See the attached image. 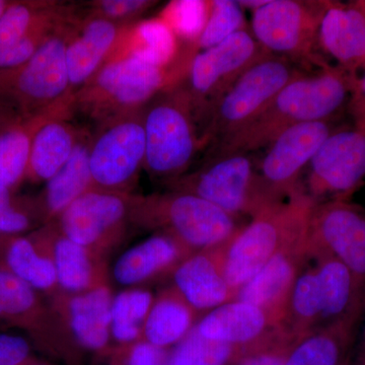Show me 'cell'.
<instances>
[{
    "mask_svg": "<svg viewBox=\"0 0 365 365\" xmlns=\"http://www.w3.org/2000/svg\"><path fill=\"white\" fill-rule=\"evenodd\" d=\"M114 295L110 285L81 294L57 292L49 306L63 332L81 353L107 359L113 347L111 309Z\"/></svg>",
    "mask_w": 365,
    "mask_h": 365,
    "instance_id": "obj_18",
    "label": "cell"
},
{
    "mask_svg": "<svg viewBox=\"0 0 365 365\" xmlns=\"http://www.w3.org/2000/svg\"><path fill=\"white\" fill-rule=\"evenodd\" d=\"M173 68L133 56L115 57L72 97V109L102 123L110 118L141 109L160 91L181 83Z\"/></svg>",
    "mask_w": 365,
    "mask_h": 365,
    "instance_id": "obj_6",
    "label": "cell"
},
{
    "mask_svg": "<svg viewBox=\"0 0 365 365\" xmlns=\"http://www.w3.org/2000/svg\"><path fill=\"white\" fill-rule=\"evenodd\" d=\"M311 256L335 257L365 292V213L345 199L317 202L309 222Z\"/></svg>",
    "mask_w": 365,
    "mask_h": 365,
    "instance_id": "obj_14",
    "label": "cell"
},
{
    "mask_svg": "<svg viewBox=\"0 0 365 365\" xmlns=\"http://www.w3.org/2000/svg\"><path fill=\"white\" fill-rule=\"evenodd\" d=\"M172 190L188 192L234 216L254 217L272 199L264 188L258 170L247 153L211 158L202 169L170 182Z\"/></svg>",
    "mask_w": 365,
    "mask_h": 365,
    "instance_id": "obj_10",
    "label": "cell"
},
{
    "mask_svg": "<svg viewBox=\"0 0 365 365\" xmlns=\"http://www.w3.org/2000/svg\"><path fill=\"white\" fill-rule=\"evenodd\" d=\"M330 1L267 0L253 11L251 32L269 53L319 68L330 66L317 53L319 30Z\"/></svg>",
    "mask_w": 365,
    "mask_h": 365,
    "instance_id": "obj_8",
    "label": "cell"
},
{
    "mask_svg": "<svg viewBox=\"0 0 365 365\" xmlns=\"http://www.w3.org/2000/svg\"><path fill=\"white\" fill-rule=\"evenodd\" d=\"M317 201L304 191L274 203L255 215L251 223L240 228L227 242L223 271L234 292L274 256L309 237V222Z\"/></svg>",
    "mask_w": 365,
    "mask_h": 365,
    "instance_id": "obj_2",
    "label": "cell"
},
{
    "mask_svg": "<svg viewBox=\"0 0 365 365\" xmlns=\"http://www.w3.org/2000/svg\"><path fill=\"white\" fill-rule=\"evenodd\" d=\"M198 312L173 285L153 300L143 329V341L169 350L196 325Z\"/></svg>",
    "mask_w": 365,
    "mask_h": 365,
    "instance_id": "obj_31",
    "label": "cell"
},
{
    "mask_svg": "<svg viewBox=\"0 0 365 365\" xmlns=\"http://www.w3.org/2000/svg\"><path fill=\"white\" fill-rule=\"evenodd\" d=\"M348 110L354 123L353 128L365 133V71L364 76L357 79L348 102Z\"/></svg>",
    "mask_w": 365,
    "mask_h": 365,
    "instance_id": "obj_42",
    "label": "cell"
},
{
    "mask_svg": "<svg viewBox=\"0 0 365 365\" xmlns=\"http://www.w3.org/2000/svg\"><path fill=\"white\" fill-rule=\"evenodd\" d=\"M319 48L335 66L359 78L365 67V0L330 1L319 26Z\"/></svg>",
    "mask_w": 365,
    "mask_h": 365,
    "instance_id": "obj_21",
    "label": "cell"
},
{
    "mask_svg": "<svg viewBox=\"0 0 365 365\" xmlns=\"http://www.w3.org/2000/svg\"><path fill=\"white\" fill-rule=\"evenodd\" d=\"M9 237H11V235L0 234V259H1L2 251H4V245H6Z\"/></svg>",
    "mask_w": 365,
    "mask_h": 365,
    "instance_id": "obj_46",
    "label": "cell"
},
{
    "mask_svg": "<svg viewBox=\"0 0 365 365\" xmlns=\"http://www.w3.org/2000/svg\"><path fill=\"white\" fill-rule=\"evenodd\" d=\"M195 327L208 339L240 348L253 345L278 331L266 312L237 299L211 309Z\"/></svg>",
    "mask_w": 365,
    "mask_h": 365,
    "instance_id": "obj_27",
    "label": "cell"
},
{
    "mask_svg": "<svg viewBox=\"0 0 365 365\" xmlns=\"http://www.w3.org/2000/svg\"><path fill=\"white\" fill-rule=\"evenodd\" d=\"M242 348L204 337L194 328L168 350L165 365H235Z\"/></svg>",
    "mask_w": 365,
    "mask_h": 365,
    "instance_id": "obj_34",
    "label": "cell"
},
{
    "mask_svg": "<svg viewBox=\"0 0 365 365\" xmlns=\"http://www.w3.org/2000/svg\"><path fill=\"white\" fill-rule=\"evenodd\" d=\"M242 9L239 1L234 0L209 1L205 26L198 39L191 46L194 53L196 54L220 44L235 33L246 28Z\"/></svg>",
    "mask_w": 365,
    "mask_h": 365,
    "instance_id": "obj_35",
    "label": "cell"
},
{
    "mask_svg": "<svg viewBox=\"0 0 365 365\" xmlns=\"http://www.w3.org/2000/svg\"><path fill=\"white\" fill-rule=\"evenodd\" d=\"M98 125L90 148L93 188L131 194L145 165L143 108Z\"/></svg>",
    "mask_w": 365,
    "mask_h": 365,
    "instance_id": "obj_9",
    "label": "cell"
},
{
    "mask_svg": "<svg viewBox=\"0 0 365 365\" xmlns=\"http://www.w3.org/2000/svg\"><path fill=\"white\" fill-rule=\"evenodd\" d=\"M34 346L18 334L0 333V365H23L33 359Z\"/></svg>",
    "mask_w": 365,
    "mask_h": 365,
    "instance_id": "obj_41",
    "label": "cell"
},
{
    "mask_svg": "<svg viewBox=\"0 0 365 365\" xmlns=\"http://www.w3.org/2000/svg\"><path fill=\"white\" fill-rule=\"evenodd\" d=\"M53 223V260L60 290L81 294L109 285L107 258L67 239Z\"/></svg>",
    "mask_w": 365,
    "mask_h": 365,
    "instance_id": "obj_30",
    "label": "cell"
},
{
    "mask_svg": "<svg viewBox=\"0 0 365 365\" xmlns=\"http://www.w3.org/2000/svg\"><path fill=\"white\" fill-rule=\"evenodd\" d=\"M155 297L140 288H128L114 295L111 309V337L115 346L143 341V329Z\"/></svg>",
    "mask_w": 365,
    "mask_h": 365,
    "instance_id": "obj_33",
    "label": "cell"
},
{
    "mask_svg": "<svg viewBox=\"0 0 365 365\" xmlns=\"http://www.w3.org/2000/svg\"><path fill=\"white\" fill-rule=\"evenodd\" d=\"M167 355V349L140 341L130 345H114L107 359L109 365H165Z\"/></svg>",
    "mask_w": 365,
    "mask_h": 365,
    "instance_id": "obj_40",
    "label": "cell"
},
{
    "mask_svg": "<svg viewBox=\"0 0 365 365\" xmlns=\"http://www.w3.org/2000/svg\"><path fill=\"white\" fill-rule=\"evenodd\" d=\"M43 225L36 199L16 195L14 189L0 187V234L28 235Z\"/></svg>",
    "mask_w": 365,
    "mask_h": 365,
    "instance_id": "obj_36",
    "label": "cell"
},
{
    "mask_svg": "<svg viewBox=\"0 0 365 365\" xmlns=\"http://www.w3.org/2000/svg\"><path fill=\"white\" fill-rule=\"evenodd\" d=\"M53 234L52 222L28 235L9 237L0 259V268L49 297L60 292L53 260Z\"/></svg>",
    "mask_w": 365,
    "mask_h": 365,
    "instance_id": "obj_22",
    "label": "cell"
},
{
    "mask_svg": "<svg viewBox=\"0 0 365 365\" xmlns=\"http://www.w3.org/2000/svg\"><path fill=\"white\" fill-rule=\"evenodd\" d=\"M78 20L72 14L23 66L0 72V107L26 120L72 101L66 47Z\"/></svg>",
    "mask_w": 365,
    "mask_h": 365,
    "instance_id": "obj_4",
    "label": "cell"
},
{
    "mask_svg": "<svg viewBox=\"0 0 365 365\" xmlns=\"http://www.w3.org/2000/svg\"><path fill=\"white\" fill-rule=\"evenodd\" d=\"M354 365H365V327L360 337L359 347L355 349Z\"/></svg>",
    "mask_w": 365,
    "mask_h": 365,
    "instance_id": "obj_44",
    "label": "cell"
},
{
    "mask_svg": "<svg viewBox=\"0 0 365 365\" xmlns=\"http://www.w3.org/2000/svg\"><path fill=\"white\" fill-rule=\"evenodd\" d=\"M23 365H53L50 364V362L46 361L44 359H37V357L34 356L33 359L26 361L25 364Z\"/></svg>",
    "mask_w": 365,
    "mask_h": 365,
    "instance_id": "obj_45",
    "label": "cell"
},
{
    "mask_svg": "<svg viewBox=\"0 0 365 365\" xmlns=\"http://www.w3.org/2000/svg\"><path fill=\"white\" fill-rule=\"evenodd\" d=\"M297 339L275 331L259 342L242 348L235 365H284Z\"/></svg>",
    "mask_w": 365,
    "mask_h": 365,
    "instance_id": "obj_38",
    "label": "cell"
},
{
    "mask_svg": "<svg viewBox=\"0 0 365 365\" xmlns=\"http://www.w3.org/2000/svg\"><path fill=\"white\" fill-rule=\"evenodd\" d=\"M127 26L98 16L78 19L66 47V66L72 97L105 63Z\"/></svg>",
    "mask_w": 365,
    "mask_h": 365,
    "instance_id": "obj_23",
    "label": "cell"
},
{
    "mask_svg": "<svg viewBox=\"0 0 365 365\" xmlns=\"http://www.w3.org/2000/svg\"><path fill=\"white\" fill-rule=\"evenodd\" d=\"M20 121H21V120L14 116L11 112L0 107V133L6 131L9 127L13 126V125Z\"/></svg>",
    "mask_w": 365,
    "mask_h": 365,
    "instance_id": "obj_43",
    "label": "cell"
},
{
    "mask_svg": "<svg viewBox=\"0 0 365 365\" xmlns=\"http://www.w3.org/2000/svg\"><path fill=\"white\" fill-rule=\"evenodd\" d=\"M73 14L55 1H9L0 19V72L23 66Z\"/></svg>",
    "mask_w": 365,
    "mask_h": 365,
    "instance_id": "obj_16",
    "label": "cell"
},
{
    "mask_svg": "<svg viewBox=\"0 0 365 365\" xmlns=\"http://www.w3.org/2000/svg\"><path fill=\"white\" fill-rule=\"evenodd\" d=\"M311 257L309 237L304 242L281 251L261 268L254 277L242 285L237 299L260 307L280 331L287 313L288 300L295 280Z\"/></svg>",
    "mask_w": 365,
    "mask_h": 365,
    "instance_id": "obj_19",
    "label": "cell"
},
{
    "mask_svg": "<svg viewBox=\"0 0 365 365\" xmlns=\"http://www.w3.org/2000/svg\"><path fill=\"white\" fill-rule=\"evenodd\" d=\"M66 110H72V102L21 120L0 133V187L16 189L25 180L34 135L49 118Z\"/></svg>",
    "mask_w": 365,
    "mask_h": 365,
    "instance_id": "obj_32",
    "label": "cell"
},
{
    "mask_svg": "<svg viewBox=\"0 0 365 365\" xmlns=\"http://www.w3.org/2000/svg\"><path fill=\"white\" fill-rule=\"evenodd\" d=\"M269 53L247 28L213 46L196 53L187 73L186 86L200 124L204 114L223 93L235 85L254 64Z\"/></svg>",
    "mask_w": 365,
    "mask_h": 365,
    "instance_id": "obj_12",
    "label": "cell"
},
{
    "mask_svg": "<svg viewBox=\"0 0 365 365\" xmlns=\"http://www.w3.org/2000/svg\"><path fill=\"white\" fill-rule=\"evenodd\" d=\"M364 314L365 304L344 318L302 336L284 365H354L357 334Z\"/></svg>",
    "mask_w": 365,
    "mask_h": 365,
    "instance_id": "obj_24",
    "label": "cell"
},
{
    "mask_svg": "<svg viewBox=\"0 0 365 365\" xmlns=\"http://www.w3.org/2000/svg\"><path fill=\"white\" fill-rule=\"evenodd\" d=\"M194 254L174 237L162 232L151 235L125 251L113 267L118 284L133 287L163 274L173 273L181 262Z\"/></svg>",
    "mask_w": 365,
    "mask_h": 365,
    "instance_id": "obj_26",
    "label": "cell"
},
{
    "mask_svg": "<svg viewBox=\"0 0 365 365\" xmlns=\"http://www.w3.org/2000/svg\"><path fill=\"white\" fill-rule=\"evenodd\" d=\"M132 198L133 194L91 188L71 203L55 223L67 239L107 258L131 223Z\"/></svg>",
    "mask_w": 365,
    "mask_h": 365,
    "instance_id": "obj_13",
    "label": "cell"
},
{
    "mask_svg": "<svg viewBox=\"0 0 365 365\" xmlns=\"http://www.w3.org/2000/svg\"><path fill=\"white\" fill-rule=\"evenodd\" d=\"M72 111L66 110L49 118L36 132L25 180L47 182L71 158L83 133V129L71 121Z\"/></svg>",
    "mask_w": 365,
    "mask_h": 365,
    "instance_id": "obj_28",
    "label": "cell"
},
{
    "mask_svg": "<svg viewBox=\"0 0 365 365\" xmlns=\"http://www.w3.org/2000/svg\"><path fill=\"white\" fill-rule=\"evenodd\" d=\"M356 76L329 66L290 81L252 121L217 141L212 158L265 148L297 125L329 121L349 102Z\"/></svg>",
    "mask_w": 365,
    "mask_h": 365,
    "instance_id": "obj_1",
    "label": "cell"
},
{
    "mask_svg": "<svg viewBox=\"0 0 365 365\" xmlns=\"http://www.w3.org/2000/svg\"><path fill=\"white\" fill-rule=\"evenodd\" d=\"M334 131L330 120L299 124L283 132L269 145L259 175L274 202L299 191L300 175Z\"/></svg>",
    "mask_w": 365,
    "mask_h": 365,
    "instance_id": "obj_15",
    "label": "cell"
},
{
    "mask_svg": "<svg viewBox=\"0 0 365 365\" xmlns=\"http://www.w3.org/2000/svg\"><path fill=\"white\" fill-rule=\"evenodd\" d=\"M91 135L83 129L71 158L46 182L41 195L36 198L44 225L55 222L76 199L93 188L90 169Z\"/></svg>",
    "mask_w": 365,
    "mask_h": 365,
    "instance_id": "obj_29",
    "label": "cell"
},
{
    "mask_svg": "<svg viewBox=\"0 0 365 365\" xmlns=\"http://www.w3.org/2000/svg\"><path fill=\"white\" fill-rule=\"evenodd\" d=\"M195 107L182 83L160 91L143 107L145 168L169 182L182 176L205 144Z\"/></svg>",
    "mask_w": 365,
    "mask_h": 365,
    "instance_id": "obj_3",
    "label": "cell"
},
{
    "mask_svg": "<svg viewBox=\"0 0 365 365\" xmlns=\"http://www.w3.org/2000/svg\"><path fill=\"white\" fill-rule=\"evenodd\" d=\"M40 292L0 268V324L20 329L34 347L66 365H83V353L72 344Z\"/></svg>",
    "mask_w": 365,
    "mask_h": 365,
    "instance_id": "obj_11",
    "label": "cell"
},
{
    "mask_svg": "<svg viewBox=\"0 0 365 365\" xmlns=\"http://www.w3.org/2000/svg\"><path fill=\"white\" fill-rule=\"evenodd\" d=\"M130 222L170 235L193 253L222 246L240 230L234 216L195 194L178 190L133 195Z\"/></svg>",
    "mask_w": 365,
    "mask_h": 365,
    "instance_id": "obj_5",
    "label": "cell"
},
{
    "mask_svg": "<svg viewBox=\"0 0 365 365\" xmlns=\"http://www.w3.org/2000/svg\"><path fill=\"white\" fill-rule=\"evenodd\" d=\"M365 178V133L355 128L335 130L309 163V195L348 200Z\"/></svg>",
    "mask_w": 365,
    "mask_h": 365,
    "instance_id": "obj_17",
    "label": "cell"
},
{
    "mask_svg": "<svg viewBox=\"0 0 365 365\" xmlns=\"http://www.w3.org/2000/svg\"><path fill=\"white\" fill-rule=\"evenodd\" d=\"M9 0H0V19H1L2 14L6 11V7L9 6Z\"/></svg>",
    "mask_w": 365,
    "mask_h": 365,
    "instance_id": "obj_47",
    "label": "cell"
},
{
    "mask_svg": "<svg viewBox=\"0 0 365 365\" xmlns=\"http://www.w3.org/2000/svg\"><path fill=\"white\" fill-rule=\"evenodd\" d=\"M304 72L284 57L269 54L254 64L208 108L202 119L203 138L220 141L260 114L269 103Z\"/></svg>",
    "mask_w": 365,
    "mask_h": 365,
    "instance_id": "obj_7",
    "label": "cell"
},
{
    "mask_svg": "<svg viewBox=\"0 0 365 365\" xmlns=\"http://www.w3.org/2000/svg\"><path fill=\"white\" fill-rule=\"evenodd\" d=\"M180 45L181 42L172 29L158 16L127 26L107 60L133 56L155 66L175 69L185 76L188 73L191 60L185 53L184 46Z\"/></svg>",
    "mask_w": 365,
    "mask_h": 365,
    "instance_id": "obj_25",
    "label": "cell"
},
{
    "mask_svg": "<svg viewBox=\"0 0 365 365\" xmlns=\"http://www.w3.org/2000/svg\"><path fill=\"white\" fill-rule=\"evenodd\" d=\"M157 4L153 0H97L88 2L86 16L106 19L120 25H131Z\"/></svg>",
    "mask_w": 365,
    "mask_h": 365,
    "instance_id": "obj_39",
    "label": "cell"
},
{
    "mask_svg": "<svg viewBox=\"0 0 365 365\" xmlns=\"http://www.w3.org/2000/svg\"><path fill=\"white\" fill-rule=\"evenodd\" d=\"M209 1H172L160 18L169 25L180 42L193 45L207 20Z\"/></svg>",
    "mask_w": 365,
    "mask_h": 365,
    "instance_id": "obj_37",
    "label": "cell"
},
{
    "mask_svg": "<svg viewBox=\"0 0 365 365\" xmlns=\"http://www.w3.org/2000/svg\"><path fill=\"white\" fill-rule=\"evenodd\" d=\"M227 242L192 254L172 273L174 287L197 312L213 309L237 299L223 271Z\"/></svg>",
    "mask_w": 365,
    "mask_h": 365,
    "instance_id": "obj_20",
    "label": "cell"
}]
</instances>
